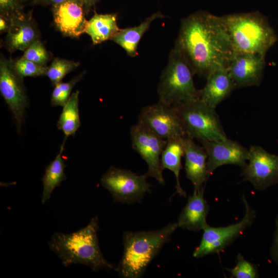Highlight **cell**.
Listing matches in <instances>:
<instances>
[{
  "instance_id": "31",
  "label": "cell",
  "mask_w": 278,
  "mask_h": 278,
  "mask_svg": "<svg viewBox=\"0 0 278 278\" xmlns=\"http://www.w3.org/2000/svg\"><path fill=\"white\" fill-rule=\"evenodd\" d=\"M271 252L273 258L278 262V218L276 220V230Z\"/></svg>"
},
{
  "instance_id": "14",
  "label": "cell",
  "mask_w": 278,
  "mask_h": 278,
  "mask_svg": "<svg viewBox=\"0 0 278 278\" xmlns=\"http://www.w3.org/2000/svg\"><path fill=\"white\" fill-rule=\"evenodd\" d=\"M265 55L234 53L227 67L236 88L258 85L265 67Z\"/></svg>"
},
{
  "instance_id": "6",
  "label": "cell",
  "mask_w": 278,
  "mask_h": 278,
  "mask_svg": "<svg viewBox=\"0 0 278 278\" xmlns=\"http://www.w3.org/2000/svg\"><path fill=\"white\" fill-rule=\"evenodd\" d=\"M185 135L200 142L227 138L215 109L199 99L175 107Z\"/></svg>"
},
{
  "instance_id": "27",
  "label": "cell",
  "mask_w": 278,
  "mask_h": 278,
  "mask_svg": "<svg viewBox=\"0 0 278 278\" xmlns=\"http://www.w3.org/2000/svg\"><path fill=\"white\" fill-rule=\"evenodd\" d=\"M12 65L15 72L22 78L46 75L48 67L38 65L22 57L12 60Z\"/></svg>"
},
{
  "instance_id": "3",
  "label": "cell",
  "mask_w": 278,
  "mask_h": 278,
  "mask_svg": "<svg viewBox=\"0 0 278 278\" xmlns=\"http://www.w3.org/2000/svg\"><path fill=\"white\" fill-rule=\"evenodd\" d=\"M169 223L157 230L125 232L124 250L116 271L123 278H140L178 228Z\"/></svg>"
},
{
  "instance_id": "10",
  "label": "cell",
  "mask_w": 278,
  "mask_h": 278,
  "mask_svg": "<svg viewBox=\"0 0 278 278\" xmlns=\"http://www.w3.org/2000/svg\"><path fill=\"white\" fill-rule=\"evenodd\" d=\"M0 92L12 114L20 133L28 106L27 96L23 78L15 72L12 60L2 55L0 59Z\"/></svg>"
},
{
  "instance_id": "4",
  "label": "cell",
  "mask_w": 278,
  "mask_h": 278,
  "mask_svg": "<svg viewBox=\"0 0 278 278\" xmlns=\"http://www.w3.org/2000/svg\"><path fill=\"white\" fill-rule=\"evenodd\" d=\"M234 53L265 55L276 41L275 33L259 12L222 16Z\"/></svg>"
},
{
  "instance_id": "22",
  "label": "cell",
  "mask_w": 278,
  "mask_h": 278,
  "mask_svg": "<svg viewBox=\"0 0 278 278\" xmlns=\"http://www.w3.org/2000/svg\"><path fill=\"white\" fill-rule=\"evenodd\" d=\"M120 29L117 24L116 14L95 13L88 21L85 32L94 45L112 40Z\"/></svg>"
},
{
  "instance_id": "19",
  "label": "cell",
  "mask_w": 278,
  "mask_h": 278,
  "mask_svg": "<svg viewBox=\"0 0 278 278\" xmlns=\"http://www.w3.org/2000/svg\"><path fill=\"white\" fill-rule=\"evenodd\" d=\"M208 211V205L204 198V187L194 190L178 217V227L194 232L203 230L207 225Z\"/></svg>"
},
{
  "instance_id": "25",
  "label": "cell",
  "mask_w": 278,
  "mask_h": 278,
  "mask_svg": "<svg viewBox=\"0 0 278 278\" xmlns=\"http://www.w3.org/2000/svg\"><path fill=\"white\" fill-rule=\"evenodd\" d=\"M79 65L78 62L56 58L48 66L46 76L52 85L55 86L62 82L63 78Z\"/></svg>"
},
{
  "instance_id": "20",
  "label": "cell",
  "mask_w": 278,
  "mask_h": 278,
  "mask_svg": "<svg viewBox=\"0 0 278 278\" xmlns=\"http://www.w3.org/2000/svg\"><path fill=\"white\" fill-rule=\"evenodd\" d=\"M164 17L160 12H156L137 26L120 29L111 40L122 47L129 56L135 57L138 54L137 48L140 41L150 24L154 20Z\"/></svg>"
},
{
  "instance_id": "13",
  "label": "cell",
  "mask_w": 278,
  "mask_h": 278,
  "mask_svg": "<svg viewBox=\"0 0 278 278\" xmlns=\"http://www.w3.org/2000/svg\"><path fill=\"white\" fill-rule=\"evenodd\" d=\"M207 155L209 176L219 166L231 164L242 168L249 159V149L235 141L227 138L221 141L201 142Z\"/></svg>"
},
{
  "instance_id": "2",
  "label": "cell",
  "mask_w": 278,
  "mask_h": 278,
  "mask_svg": "<svg viewBox=\"0 0 278 278\" xmlns=\"http://www.w3.org/2000/svg\"><path fill=\"white\" fill-rule=\"evenodd\" d=\"M98 229V219L95 216L85 227L76 232L54 233L48 242L49 247L65 267L81 264L95 272L116 271V267L105 258L100 249Z\"/></svg>"
},
{
  "instance_id": "12",
  "label": "cell",
  "mask_w": 278,
  "mask_h": 278,
  "mask_svg": "<svg viewBox=\"0 0 278 278\" xmlns=\"http://www.w3.org/2000/svg\"><path fill=\"white\" fill-rule=\"evenodd\" d=\"M248 163L242 168L244 180L254 187L263 190L278 182V156L268 153L259 146L252 145L249 149Z\"/></svg>"
},
{
  "instance_id": "26",
  "label": "cell",
  "mask_w": 278,
  "mask_h": 278,
  "mask_svg": "<svg viewBox=\"0 0 278 278\" xmlns=\"http://www.w3.org/2000/svg\"><path fill=\"white\" fill-rule=\"evenodd\" d=\"M83 75L84 72L68 82H61L56 85L51 94V105L53 107H63L69 99L74 86L80 80Z\"/></svg>"
},
{
  "instance_id": "32",
  "label": "cell",
  "mask_w": 278,
  "mask_h": 278,
  "mask_svg": "<svg viewBox=\"0 0 278 278\" xmlns=\"http://www.w3.org/2000/svg\"><path fill=\"white\" fill-rule=\"evenodd\" d=\"M67 0H38L34 5L42 6L51 5V6L61 4Z\"/></svg>"
},
{
  "instance_id": "29",
  "label": "cell",
  "mask_w": 278,
  "mask_h": 278,
  "mask_svg": "<svg viewBox=\"0 0 278 278\" xmlns=\"http://www.w3.org/2000/svg\"><path fill=\"white\" fill-rule=\"evenodd\" d=\"M235 278H256L259 276L256 266L246 260L238 253L237 256V263L233 268H225Z\"/></svg>"
},
{
  "instance_id": "18",
  "label": "cell",
  "mask_w": 278,
  "mask_h": 278,
  "mask_svg": "<svg viewBox=\"0 0 278 278\" xmlns=\"http://www.w3.org/2000/svg\"><path fill=\"white\" fill-rule=\"evenodd\" d=\"M9 23L4 43L9 52L24 51L32 42L39 39V32L30 11L24 17Z\"/></svg>"
},
{
  "instance_id": "11",
  "label": "cell",
  "mask_w": 278,
  "mask_h": 278,
  "mask_svg": "<svg viewBox=\"0 0 278 278\" xmlns=\"http://www.w3.org/2000/svg\"><path fill=\"white\" fill-rule=\"evenodd\" d=\"M138 122L165 140L186 135L175 107L160 101L144 107Z\"/></svg>"
},
{
  "instance_id": "16",
  "label": "cell",
  "mask_w": 278,
  "mask_h": 278,
  "mask_svg": "<svg viewBox=\"0 0 278 278\" xmlns=\"http://www.w3.org/2000/svg\"><path fill=\"white\" fill-rule=\"evenodd\" d=\"M185 170L186 178L194 186V190L203 187L210 176L207 170V155L204 148L185 135L183 138Z\"/></svg>"
},
{
  "instance_id": "8",
  "label": "cell",
  "mask_w": 278,
  "mask_h": 278,
  "mask_svg": "<svg viewBox=\"0 0 278 278\" xmlns=\"http://www.w3.org/2000/svg\"><path fill=\"white\" fill-rule=\"evenodd\" d=\"M242 200L246 207L243 218L237 223L226 227H213L206 225L203 229L201 241L193 252V257L201 258L222 251L252 224L256 216L255 211L249 205L245 195Z\"/></svg>"
},
{
  "instance_id": "23",
  "label": "cell",
  "mask_w": 278,
  "mask_h": 278,
  "mask_svg": "<svg viewBox=\"0 0 278 278\" xmlns=\"http://www.w3.org/2000/svg\"><path fill=\"white\" fill-rule=\"evenodd\" d=\"M65 141L56 157L45 168V173L42 179L43 187L41 197L42 204L50 199L54 189L66 179L64 172L66 166L62 155Z\"/></svg>"
},
{
  "instance_id": "24",
  "label": "cell",
  "mask_w": 278,
  "mask_h": 278,
  "mask_svg": "<svg viewBox=\"0 0 278 278\" xmlns=\"http://www.w3.org/2000/svg\"><path fill=\"white\" fill-rule=\"evenodd\" d=\"M79 91L73 93L63 107L57 126L65 135V140L74 136L81 125L79 114Z\"/></svg>"
},
{
  "instance_id": "28",
  "label": "cell",
  "mask_w": 278,
  "mask_h": 278,
  "mask_svg": "<svg viewBox=\"0 0 278 278\" xmlns=\"http://www.w3.org/2000/svg\"><path fill=\"white\" fill-rule=\"evenodd\" d=\"M49 55L43 43L39 40L32 42L24 51L22 58L38 65L47 66Z\"/></svg>"
},
{
  "instance_id": "30",
  "label": "cell",
  "mask_w": 278,
  "mask_h": 278,
  "mask_svg": "<svg viewBox=\"0 0 278 278\" xmlns=\"http://www.w3.org/2000/svg\"><path fill=\"white\" fill-rule=\"evenodd\" d=\"M24 5L18 0H0V16L9 22L24 17Z\"/></svg>"
},
{
  "instance_id": "35",
  "label": "cell",
  "mask_w": 278,
  "mask_h": 278,
  "mask_svg": "<svg viewBox=\"0 0 278 278\" xmlns=\"http://www.w3.org/2000/svg\"><path fill=\"white\" fill-rule=\"evenodd\" d=\"M18 1L23 5H24L25 4H27V3H29V4H30L34 5V3L38 0H18Z\"/></svg>"
},
{
  "instance_id": "9",
  "label": "cell",
  "mask_w": 278,
  "mask_h": 278,
  "mask_svg": "<svg viewBox=\"0 0 278 278\" xmlns=\"http://www.w3.org/2000/svg\"><path fill=\"white\" fill-rule=\"evenodd\" d=\"M130 134L132 148L147 165L148 170L145 175L164 185L165 181L163 175L161 157L167 140L159 136L139 122L131 127Z\"/></svg>"
},
{
  "instance_id": "1",
  "label": "cell",
  "mask_w": 278,
  "mask_h": 278,
  "mask_svg": "<svg viewBox=\"0 0 278 278\" xmlns=\"http://www.w3.org/2000/svg\"><path fill=\"white\" fill-rule=\"evenodd\" d=\"M174 48L186 59L194 74L206 78L227 67L234 54L222 16L204 11L182 19Z\"/></svg>"
},
{
  "instance_id": "21",
  "label": "cell",
  "mask_w": 278,
  "mask_h": 278,
  "mask_svg": "<svg viewBox=\"0 0 278 278\" xmlns=\"http://www.w3.org/2000/svg\"><path fill=\"white\" fill-rule=\"evenodd\" d=\"M183 138L184 136L167 140L161 154V164L163 170L167 169L174 173L176 180V193L185 197L186 192L181 187L179 179L182 158L184 155Z\"/></svg>"
},
{
  "instance_id": "33",
  "label": "cell",
  "mask_w": 278,
  "mask_h": 278,
  "mask_svg": "<svg viewBox=\"0 0 278 278\" xmlns=\"http://www.w3.org/2000/svg\"><path fill=\"white\" fill-rule=\"evenodd\" d=\"M99 0H81L84 9L85 13H89L91 8L95 5V4Z\"/></svg>"
},
{
  "instance_id": "5",
  "label": "cell",
  "mask_w": 278,
  "mask_h": 278,
  "mask_svg": "<svg viewBox=\"0 0 278 278\" xmlns=\"http://www.w3.org/2000/svg\"><path fill=\"white\" fill-rule=\"evenodd\" d=\"M194 75L186 59L173 48L160 78L157 90L159 101L175 107L199 99V90L195 86Z\"/></svg>"
},
{
  "instance_id": "15",
  "label": "cell",
  "mask_w": 278,
  "mask_h": 278,
  "mask_svg": "<svg viewBox=\"0 0 278 278\" xmlns=\"http://www.w3.org/2000/svg\"><path fill=\"white\" fill-rule=\"evenodd\" d=\"M54 22L65 37L77 38L85 32L88 21L81 0H67L52 6Z\"/></svg>"
},
{
  "instance_id": "34",
  "label": "cell",
  "mask_w": 278,
  "mask_h": 278,
  "mask_svg": "<svg viewBox=\"0 0 278 278\" xmlns=\"http://www.w3.org/2000/svg\"><path fill=\"white\" fill-rule=\"evenodd\" d=\"M10 25L9 22L4 18L3 16H0V31L1 33L7 32Z\"/></svg>"
},
{
  "instance_id": "17",
  "label": "cell",
  "mask_w": 278,
  "mask_h": 278,
  "mask_svg": "<svg viewBox=\"0 0 278 278\" xmlns=\"http://www.w3.org/2000/svg\"><path fill=\"white\" fill-rule=\"evenodd\" d=\"M236 86L226 67H219L206 78L203 88L199 90V99L216 108L229 96Z\"/></svg>"
},
{
  "instance_id": "7",
  "label": "cell",
  "mask_w": 278,
  "mask_h": 278,
  "mask_svg": "<svg viewBox=\"0 0 278 278\" xmlns=\"http://www.w3.org/2000/svg\"><path fill=\"white\" fill-rule=\"evenodd\" d=\"M145 174L138 175L131 170L111 166L101 178L102 186L111 194L113 201L130 204L140 202L150 192L151 185Z\"/></svg>"
}]
</instances>
